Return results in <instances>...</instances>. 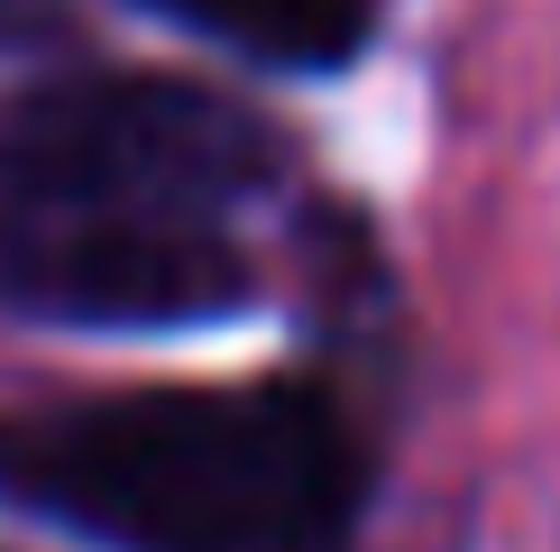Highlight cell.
<instances>
[{
    "label": "cell",
    "instance_id": "obj_1",
    "mask_svg": "<svg viewBox=\"0 0 560 552\" xmlns=\"http://www.w3.org/2000/svg\"><path fill=\"white\" fill-rule=\"evenodd\" d=\"M285 138L184 74H65L0 102V304L83 332H194L258 304L240 212Z\"/></svg>",
    "mask_w": 560,
    "mask_h": 552
},
{
    "label": "cell",
    "instance_id": "obj_2",
    "mask_svg": "<svg viewBox=\"0 0 560 552\" xmlns=\"http://www.w3.org/2000/svg\"><path fill=\"white\" fill-rule=\"evenodd\" d=\"M359 497L368 451L303 378L120 387L0 424V506L110 552H340Z\"/></svg>",
    "mask_w": 560,
    "mask_h": 552
},
{
    "label": "cell",
    "instance_id": "obj_3",
    "mask_svg": "<svg viewBox=\"0 0 560 552\" xmlns=\"http://www.w3.org/2000/svg\"><path fill=\"white\" fill-rule=\"evenodd\" d=\"M138 10H166L285 74H331L368 46V0H138Z\"/></svg>",
    "mask_w": 560,
    "mask_h": 552
}]
</instances>
